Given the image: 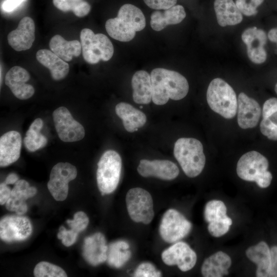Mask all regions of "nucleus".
<instances>
[{
    "mask_svg": "<svg viewBox=\"0 0 277 277\" xmlns=\"http://www.w3.org/2000/svg\"><path fill=\"white\" fill-rule=\"evenodd\" d=\"M150 77L152 101L157 105L165 104L169 98L180 100L188 92L187 80L177 72L158 68L151 71Z\"/></svg>",
    "mask_w": 277,
    "mask_h": 277,
    "instance_id": "nucleus-1",
    "label": "nucleus"
},
{
    "mask_svg": "<svg viewBox=\"0 0 277 277\" xmlns=\"http://www.w3.org/2000/svg\"><path fill=\"white\" fill-rule=\"evenodd\" d=\"M145 26V17L141 9L127 4L120 8L116 17L106 21L105 28L112 38L126 42L132 40L136 32L142 30Z\"/></svg>",
    "mask_w": 277,
    "mask_h": 277,
    "instance_id": "nucleus-2",
    "label": "nucleus"
},
{
    "mask_svg": "<svg viewBox=\"0 0 277 277\" xmlns=\"http://www.w3.org/2000/svg\"><path fill=\"white\" fill-rule=\"evenodd\" d=\"M173 153L187 176L194 177L202 172L206 158L200 141L194 138H179L174 144Z\"/></svg>",
    "mask_w": 277,
    "mask_h": 277,
    "instance_id": "nucleus-3",
    "label": "nucleus"
},
{
    "mask_svg": "<svg viewBox=\"0 0 277 277\" xmlns=\"http://www.w3.org/2000/svg\"><path fill=\"white\" fill-rule=\"evenodd\" d=\"M207 101L210 108L225 118L235 116L238 109L235 92L226 82L215 78L210 83L207 91Z\"/></svg>",
    "mask_w": 277,
    "mask_h": 277,
    "instance_id": "nucleus-4",
    "label": "nucleus"
},
{
    "mask_svg": "<svg viewBox=\"0 0 277 277\" xmlns=\"http://www.w3.org/2000/svg\"><path fill=\"white\" fill-rule=\"evenodd\" d=\"M122 160L119 154L113 150L105 151L97 163L96 181L102 195L110 194L116 188L120 181Z\"/></svg>",
    "mask_w": 277,
    "mask_h": 277,
    "instance_id": "nucleus-5",
    "label": "nucleus"
},
{
    "mask_svg": "<svg viewBox=\"0 0 277 277\" xmlns=\"http://www.w3.org/2000/svg\"><path fill=\"white\" fill-rule=\"evenodd\" d=\"M80 40L83 56L88 63L97 64L100 60L108 61L113 54V45L104 34H94L91 29L84 28L81 32Z\"/></svg>",
    "mask_w": 277,
    "mask_h": 277,
    "instance_id": "nucleus-6",
    "label": "nucleus"
},
{
    "mask_svg": "<svg viewBox=\"0 0 277 277\" xmlns=\"http://www.w3.org/2000/svg\"><path fill=\"white\" fill-rule=\"evenodd\" d=\"M126 203L128 214L134 222L149 224L154 217L153 200L146 190L131 188L127 192Z\"/></svg>",
    "mask_w": 277,
    "mask_h": 277,
    "instance_id": "nucleus-7",
    "label": "nucleus"
},
{
    "mask_svg": "<svg viewBox=\"0 0 277 277\" xmlns=\"http://www.w3.org/2000/svg\"><path fill=\"white\" fill-rule=\"evenodd\" d=\"M191 228V223L182 214L170 209L163 216L159 232L165 242L174 243L185 237Z\"/></svg>",
    "mask_w": 277,
    "mask_h": 277,
    "instance_id": "nucleus-8",
    "label": "nucleus"
},
{
    "mask_svg": "<svg viewBox=\"0 0 277 277\" xmlns=\"http://www.w3.org/2000/svg\"><path fill=\"white\" fill-rule=\"evenodd\" d=\"M77 175L76 167L69 163H58L52 168L48 189L57 201L65 200L68 193V183Z\"/></svg>",
    "mask_w": 277,
    "mask_h": 277,
    "instance_id": "nucleus-9",
    "label": "nucleus"
},
{
    "mask_svg": "<svg viewBox=\"0 0 277 277\" xmlns=\"http://www.w3.org/2000/svg\"><path fill=\"white\" fill-rule=\"evenodd\" d=\"M55 128L59 138L65 142L81 140L85 136L83 126L72 116L69 111L62 106L53 112Z\"/></svg>",
    "mask_w": 277,
    "mask_h": 277,
    "instance_id": "nucleus-10",
    "label": "nucleus"
},
{
    "mask_svg": "<svg viewBox=\"0 0 277 277\" xmlns=\"http://www.w3.org/2000/svg\"><path fill=\"white\" fill-rule=\"evenodd\" d=\"M30 220L25 216L8 215L0 221V238L5 242L24 241L32 233Z\"/></svg>",
    "mask_w": 277,
    "mask_h": 277,
    "instance_id": "nucleus-11",
    "label": "nucleus"
},
{
    "mask_svg": "<svg viewBox=\"0 0 277 277\" xmlns=\"http://www.w3.org/2000/svg\"><path fill=\"white\" fill-rule=\"evenodd\" d=\"M162 259L166 265H176L181 271H187L194 266L197 256L187 243L179 242L165 250Z\"/></svg>",
    "mask_w": 277,
    "mask_h": 277,
    "instance_id": "nucleus-12",
    "label": "nucleus"
},
{
    "mask_svg": "<svg viewBox=\"0 0 277 277\" xmlns=\"http://www.w3.org/2000/svg\"><path fill=\"white\" fill-rule=\"evenodd\" d=\"M268 166V161L266 157L256 151H251L240 158L236 173L241 179L254 182L261 173L267 170Z\"/></svg>",
    "mask_w": 277,
    "mask_h": 277,
    "instance_id": "nucleus-13",
    "label": "nucleus"
},
{
    "mask_svg": "<svg viewBox=\"0 0 277 277\" xmlns=\"http://www.w3.org/2000/svg\"><path fill=\"white\" fill-rule=\"evenodd\" d=\"M265 32L256 27L246 29L242 34V39L247 46V55L250 60L256 64H262L267 58L264 45L267 42Z\"/></svg>",
    "mask_w": 277,
    "mask_h": 277,
    "instance_id": "nucleus-14",
    "label": "nucleus"
},
{
    "mask_svg": "<svg viewBox=\"0 0 277 277\" xmlns=\"http://www.w3.org/2000/svg\"><path fill=\"white\" fill-rule=\"evenodd\" d=\"M138 173L143 177L153 176L164 180H172L179 174L178 167L168 160L143 159L137 167Z\"/></svg>",
    "mask_w": 277,
    "mask_h": 277,
    "instance_id": "nucleus-15",
    "label": "nucleus"
},
{
    "mask_svg": "<svg viewBox=\"0 0 277 277\" xmlns=\"http://www.w3.org/2000/svg\"><path fill=\"white\" fill-rule=\"evenodd\" d=\"M35 39V25L30 17H23L17 28L7 36L9 45L15 51H25L30 49Z\"/></svg>",
    "mask_w": 277,
    "mask_h": 277,
    "instance_id": "nucleus-16",
    "label": "nucleus"
},
{
    "mask_svg": "<svg viewBox=\"0 0 277 277\" xmlns=\"http://www.w3.org/2000/svg\"><path fill=\"white\" fill-rule=\"evenodd\" d=\"M29 79L30 74L25 69L20 66H14L6 73L5 84L17 98L27 100L34 93L33 87L26 83Z\"/></svg>",
    "mask_w": 277,
    "mask_h": 277,
    "instance_id": "nucleus-17",
    "label": "nucleus"
},
{
    "mask_svg": "<svg viewBox=\"0 0 277 277\" xmlns=\"http://www.w3.org/2000/svg\"><path fill=\"white\" fill-rule=\"evenodd\" d=\"M238 123L242 129L255 127L258 124L261 108L254 99L241 92L238 100Z\"/></svg>",
    "mask_w": 277,
    "mask_h": 277,
    "instance_id": "nucleus-18",
    "label": "nucleus"
},
{
    "mask_svg": "<svg viewBox=\"0 0 277 277\" xmlns=\"http://www.w3.org/2000/svg\"><path fill=\"white\" fill-rule=\"evenodd\" d=\"M108 246L104 235L97 232L87 237L83 248L85 260L92 266H97L107 260Z\"/></svg>",
    "mask_w": 277,
    "mask_h": 277,
    "instance_id": "nucleus-19",
    "label": "nucleus"
},
{
    "mask_svg": "<svg viewBox=\"0 0 277 277\" xmlns=\"http://www.w3.org/2000/svg\"><path fill=\"white\" fill-rule=\"evenodd\" d=\"M36 192V188L30 187L26 181L18 180L15 184L10 196L6 203V209L15 212L18 215L24 214L28 209L26 200L34 196Z\"/></svg>",
    "mask_w": 277,
    "mask_h": 277,
    "instance_id": "nucleus-20",
    "label": "nucleus"
},
{
    "mask_svg": "<svg viewBox=\"0 0 277 277\" xmlns=\"http://www.w3.org/2000/svg\"><path fill=\"white\" fill-rule=\"evenodd\" d=\"M22 138L16 131H10L0 138V166L6 167L16 162L19 157Z\"/></svg>",
    "mask_w": 277,
    "mask_h": 277,
    "instance_id": "nucleus-21",
    "label": "nucleus"
},
{
    "mask_svg": "<svg viewBox=\"0 0 277 277\" xmlns=\"http://www.w3.org/2000/svg\"><path fill=\"white\" fill-rule=\"evenodd\" d=\"M247 258L257 265L256 276L268 277L271 267L270 249L264 241L249 247L246 251Z\"/></svg>",
    "mask_w": 277,
    "mask_h": 277,
    "instance_id": "nucleus-22",
    "label": "nucleus"
},
{
    "mask_svg": "<svg viewBox=\"0 0 277 277\" xmlns=\"http://www.w3.org/2000/svg\"><path fill=\"white\" fill-rule=\"evenodd\" d=\"M115 110L116 115L122 120L125 129L129 132L137 131L146 122L144 113L128 103L121 102L116 105Z\"/></svg>",
    "mask_w": 277,
    "mask_h": 277,
    "instance_id": "nucleus-23",
    "label": "nucleus"
},
{
    "mask_svg": "<svg viewBox=\"0 0 277 277\" xmlns=\"http://www.w3.org/2000/svg\"><path fill=\"white\" fill-rule=\"evenodd\" d=\"M36 58L39 63L49 69L54 80L64 78L69 72V64L51 50L41 49L36 52Z\"/></svg>",
    "mask_w": 277,
    "mask_h": 277,
    "instance_id": "nucleus-24",
    "label": "nucleus"
},
{
    "mask_svg": "<svg viewBox=\"0 0 277 277\" xmlns=\"http://www.w3.org/2000/svg\"><path fill=\"white\" fill-rule=\"evenodd\" d=\"M214 9L217 23L222 27L235 25L243 20L242 13L233 0H214Z\"/></svg>",
    "mask_w": 277,
    "mask_h": 277,
    "instance_id": "nucleus-25",
    "label": "nucleus"
},
{
    "mask_svg": "<svg viewBox=\"0 0 277 277\" xmlns=\"http://www.w3.org/2000/svg\"><path fill=\"white\" fill-rule=\"evenodd\" d=\"M186 15V12L182 5H174L163 12L154 11L151 15L150 25L154 30L159 31L169 25L179 24Z\"/></svg>",
    "mask_w": 277,
    "mask_h": 277,
    "instance_id": "nucleus-26",
    "label": "nucleus"
},
{
    "mask_svg": "<svg viewBox=\"0 0 277 277\" xmlns=\"http://www.w3.org/2000/svg\"><path fill=\"white\" fill-rule=\"evenodd\" d=\"M231 265L230 256L222 251H218L204 261L201 272L205 277H221L229 273Z\"/></svg>",
    "mask_w": 277,
    "mask_h": 277,
    "instance_id": "nucleus-27",
    "label": "nucleus"
},
{
    "mask_svg": "<svg viewBox=\"0 0 277 277\" xmlns=\"http://www.w3.org/2000/svg\"><path fill=\"white\" fill-rule=\"evenodd\" d=\"M133 100L138 104H148L152 100V86L149 74L144 70L136 71L132 76Z\"/></svg>",
    "mask_w": 277,
    "mask_h": 277,
    "instance_id": "nucleus-28",
    "label": "nucleus"
},
{
    "mask_svg": "<svg viewBox=\"0 0 277 277\" xmlns=\"http://www.w3.org/2000/svg\"><path fill=\"white\" fill-rule=\"evenodd\" d=\"M51 50L65 62H70L73 56L78 57L81 53L82 46L77 40L66 41L60 35H55L50 39Z\"/></svg>",
    "mask_w": 277,
    "mask_h": 277,
    "instance_id": "nucleus-29",
    "label": "nucleus"
},
{
    "mask_svg": "<svg viewBox=\"0 0 277 277\" xmlns=\"http://www.w3.org/2000/svg\"><path fill=\"white\" fill-rule=\"evenodd\" d=\"M129 244L124 241H117L108 246L107 262L110 266L118 268L130 259L131 253Z\"/></svg>",
    "mask_w": 277,
    "mask_h": 277,
    "instance_id": "nucleus-30",
    "label": "nucleus"
},
{
    "mask_svg": "<svg viewBox=\"0 0 277 277\" xmlns=\"http://www.w3.org/2000/svg\"><path fill=\"white\" fill-rule=\"evenodd\" d=\"M43 126L42 120L37 118L32 122L26 132V136L24 139V143L29 151H35L44 147L47 145V138L40 133V130Z\"/></svg>",
    "mask_w": 277,
    "mask_h": 277,
    "instance_id": "nucleus-31",
    "label": "nucleus"
},
{
    "mask_svg": "<svg viewBox=\"0 0 277 277\" xmlns=\"http://www.w3.org/2000/svg\"><path fill=\"white\" fill-rule=\"evenodd\" d=\"M55 7L64 11H72L77 17L87 15L90 12L91 6L83 0H52Z\"/></svg>",
    "mask_w": 277,
    "mask_h": 277,
    "instance_id": "nucleus-32",
    "label": "nucleus"
},
{
    "mask_svg": "<svg viewBox=\"0 0 277 277\" xmlns=\"http://www.w3.org/2000/svg\"><path fill=\"white\" fill-rule=\"evenodd\" d=\"M227 208L221 201L212 200L207 203L204 209V218L209 223L221 220L227 216Z\"/></svg>",
    "mask_w": 277,
    "mask_h": 277,
    "instance_id": "nucleus-33",
    "label": "nucleus"
},
{
    "mask_svg": "<svg viewBox=\"0 0 277 277\" xmlns=\"http://www.w3.org/2000/svg\"><path fill=\"white\" fill-rule=\"evenodd\" d=\"M36 277H66L65 271L60 267L47 262H41L33 271Z\"/></svg>",
    "mask_w": 277,
    "mask_h": 277,
    "instance_id": "nucleus-34",
    "label": "nucleus"
},
{
    "mask_svg": "<svg viewBox=\"0 0 277 277\" xmlns=\"http://www.w3.org/2000/svg\"><path fill=\"white\" fill-rule=\"evenodd\" d=\"M232 224V220L227 216L223 220L209 223L208 230L213 236L220 237L229 231Z\"/></svg>",
    "mask_w": 277,
    "mask_h": 277,
    "instance_id": "nucleus-35",
    "label": "nucleus"
},
{
    "mask_svg": "<svg viewBox=\"0 0 277 277\" xmlns=\"http://www.w3.org/2000/svg\"><path fill=\"white\" fill-rule=\"evenodd\" d=\"M263 2L264 0H236L235 4L242 14L249 16L258 13L257 8Z\"/></svg>",
    "mask_w": 277,
    "mask_h": 277,
    "instance_id": "nucleus-36",
    "label": "nucleus"
},
{
    "mask_svg": "<svg viewBox=\"0 0 277 277\" xmlns=\"http://www.w3.org/2000/svg\"><path fill=\"white\" fill-rule=\"evenodd\" d=\"M66 222L71 229L78 233L87 227L89 219L85 212L78 211L74 214L73 220H68Z\"/></svg>",
    "mask_w": 277,
    "mask_h": 277,
    "instance_id": "nucleus-37",
    "label": "nucleus"
},
{
    "mask_svg": "<svg viewBox=\"0 0 277 277\" xmlns=\"http://www.w3.org/2000/svg\"><path fill=\"white\" fill-rule=\"evenodd\" d=\"M260 127L261 133L268 139L277 141V124L270 118H263Z\"/></svg>",
    "mask_w": 277,
    "mask_h": 277,
    "instance_id": "nucleus-38",
    "label": "nucleus"
},
{
    "mask_svg": "<svg viewBox=\"0 0 277 277\" xmlns=\"http://www.w3.org/2000/svg\"><path fill=\"white\" fill-rule=\"evenodd\" d=\"M161 275V272L157 270L153 265L148 262L140 264L134 273L136 277H158Z\"/></svg>",
    "mask_w": 277,
    "mask_h": 277,
    "instance_id": "nucleus-39",
    "label": "nucleus"
},
{
    "mask_svg": "<svg viewBox=\"0 0 277 277\" xmlns=\"http://www.w3.org/2000/svg\"><path fill=\"white\" fill-rule=\"evenodd\" d=\"M77 235L78 233L72 229L67 230L64 226H61L57 238L62 240L63 245L68 247L75 242Z\"/></svg>",
    "mask_w": 277,
    "mask_h": 277,
    "instance_id": "nucleus-40",
    "label": "nucleus"
},
{
    "mask_svg": "<svg viewBox=\"0 0 277 277\" xmlns=\"http://www.w3.org/2000/svg\"><path fill=\"white\" fill-rule=\"evenodd\" d=\"M150 8L155 10H166L175 5L177 0H144Z\"/></svg>",
    "mask_w": 277,
    "mask_h": 277,
    "instance_id": "nucleus-41",
    "label": "nucleus"
},
{
    "mask_svg": "<svg viewBox=\"0 0 277 277\" xmlns=\"http://www.w3.org/2000/svg\"><path fill=\"white\" fill-rule=\"evenodd\" d=\"M276 112H277V98L272 97L266 101L263 107V117L269 118Z\"/></svg>",
    "mask_w": 277,
    "mask_h": 277,
    "instance_id": "nucleus-42",
    "label": "nucleus"
},
{
    "mask_svg": "<svg viewBox=\"0 0 277 277\" xmlns=\"http://www.w3.org/2000/svg\"><path fill=\"white\" fill-rule=\"evenodd\" d=\"M272 175L270 172L266 170L261 173L254 182L258 186L262 188L268 187L271 184Z\"/></svg>",
    "mask_w": 277,
    "mask_h": 277,
    "instance_id": "nucleus-43",
    "label": "nucleus"
},
{
    "mask_svg": "<svg viewBox=\"0 0 277 277\" xmlns=\"http://www.w3.org/2000/svg\"><path fill=\"white\" fill-rule=\"evenodd\" d=\"M271 267L269 273V277H277V246L270 249Z\"/></svg>",
    "mask_w": 277,
    "mask_h": 277,
    "instance_id": "nucleus-44",
    "label": "nucleus"
},
{
    "mask_svg": "<svg viewBox=\"0 0 277 277\" xmlns=\"http://www.w3.org/2000/svg\"><path fill=\"white\" fill-rule=\"evenodd\" d=\"M11 190L4 182L0 185V204L3 205L9 200Z\"/></svg>",
    "mask_w": 277,
    "mask_h": 277,
    "instance_id": "nucleus-45",
    "label": "nucleus"
},
{
    "mask_svg": "<svg viewBox=\"0 0 277 277\" xmlns=\"http://www.w3.org/2000/svg\"><path fill=\"white\" fill-rule=\"evenodd\" d=\"M25 0H6L2 4V9L5 12H11L19 6Z\"/></svg>",
    "mask_w": 277,
    "mask_h": 277,
    "instance_id": "nucleus-46",
    "label": "nucleus"
},
{
    "mask_svg": "<svg viewBox=\"0 0 277 277\" xmlns=\"http://www.w3.org/2000/svg\"><path fill=\"white\" fill-rule=\"evenodd\" d=\"M18 181V175L14 173H11L7 176L4 183L7 185L13 184H15Z\"/></svg>",
    "mask_w": 277,
    "mask_h": 277,
    "instance_id": "nucleus-47",
    "label": "nucleus"
},
{
    "mask_svg": "<svg viewBox=\"0 0 277 277\" xmlns=\"http://www.w3.org/2000/svg\"><path fill=\"white\" fill-rule=\"evenodd\" d=\"M268 37L270 41L276 43L277 45V27L272 28L269 30Z\"/></svg>",
    "mask_w": 277,
    "mask_h": 277,
    "instance_id": "nucleus-48",
    "label": "nucleus"
},
{
    "mask_svg": "<svg viewBox=\"0 0 277 277\" xmlns=\"http://www.w3.org/2000/svg\"><path fill=\"white\" fill-rule=\"evenodd\" d=\"M274 90H275V91L276 93L277 94V83L276 84V85L275 86Z\"/></svg>",
    "mask_w": 277,
    "mask_h": 277,
    "instance_id": "nucleus-49",
    "label": "nucleus"
}]
</instances>
